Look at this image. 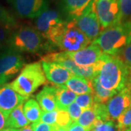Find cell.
Wrapping results in <instances>:
<instances>
[{
  "label": "cell",
  "mask_w": 131,
  "mask_h": 131,
  "mask_svg": "<svg viewBox=\"0 0 131 131\" xmlns=\"http://www.w3.org/2000/svg\"><path fill=\"white\" fill-rule=\"evenodd\" d=\"M66 131H90V130L81 126L77 122H73L66 129Z\"/></svg>",
  "instance_id": "35"
},
{
  "label": "cell",
  "mask_w": 131,
  "mask_h": 131,
  "mask_svg": "<svg viewBox=\"0 0 131 131\" xmlns=\"http://www.w3.org/2000/svg\"><path fill=\"white\" fill-rule=\"evenodd\" d=\"M117 129H129L131 127V106L125 111L117 119Z\"/></svg>",
  "instance_id": "28"
},
{
  "label": "cell",
  "mask_w": 131,
  "mask_h": 131,
  "mask_svg": "<svg viewBox=\"0 0 131 131\" xmlns=\"http://www.w3.org/2000/svg\"><path fill=\"white\" fill-rule=\"evenodd\" d=\"M66 111L69 113L72 122H77V119H79V117H80V115L82 114V112H83L82 108L75 102L70 104L67 108Z\"/></svg>",
  "instance_id": "31"
},
{
  "label": "cell",
  "mask_w": 131,
  "mask_h": 131,
  "mask_svg": "<svg viewBox=\"0 0 131 131\" xmlns=\"http://www.w3.org/2000/svg\"><path fill=\"white\" fill-rule=\"evenodd\" d=\"M92 43L76 26L74 21L67 22L65 30L59 39L56 48L61 52H73L88 47Z\"/></svg>",
  "instance_id": "7"
},
{
  "label": "cell",
  "mask_w": 131,
  "mask_h": 131,
  "mask_svg": "<svg viewBox=\"0 0 131 131\" xmlns=\"http://www.w3.org/2000/svg\"><path fill=\"white\" fill-rule=\"evenodd\" d=\"M41 61L54 62L63 66L74 76L92 80L96 76L95 66H80L71 59L66 52H48L42 56Z\"/></svg>",
  "instance_id": "8"
},
{
  "label": "cell",
  "mask_w": 131,
  "mask_h": 131,
  "mask_svg": "<svg viewBox=\"0 0 131 131\" xmlns=\"http://www.w3.org/2000/svg\"><path fill=\"white\" fill-rule=\"evenodd\" d=\"M71 59L80 66L95 65L103 56V52L96 45L91 44L88 47L73 52H67Z\"/></svg>",
  "instance_id": "15"
},
{
  "label": "cell",
  "mask_w": 131,
  "mask_h": 131,
  "mask_svg": "<svg viewBox=\"0 0 131 131\" xmlns=\"http://www.w3.org/2000/svg\"><path fill=\"white\" fill-rule=\"evenodd\" d=\"M121 22L131 19V0H119Z\"/></svg>",
  "instance_id": "29"
},
{
  "label": "cell",
  "mask_w": 131,
  "mask_h": 131,
  "mask_svg": "<svg viewBox=\"0 0 131 131\" xmlns=\"http://www.w3.org/2000/svg\"><path fill=\"white\" fill-rule=\"evenodd\" d=\"M72 120L66 110L58 109V114L56 119V126L66 129L70 126L72 123Z\"/></svg>",
  "instance_id": "27"
},
{
  "label": "cell",
  "mask_w": 131,
  "mask_h": 131,
  "mask_svg": "<svg viewBox=\"0 0 131 131\" xmlns=\"http://www.w3.org/2000/svg\"><path fill=\"white\" fill-rule=\"evenodd\" d=\"M92 43L104 54L118 56L131 43V19L103 30Z\"/></svg>",
  "instance_id": "3"
},
{
  "label": "cell",
  "mask_w": 131,
  "mask_h": 131,
  "mask_svg": "<svg viewBox=\"0 0 131 131\" xmlns=\"http://www.w3.org/2000/svg\"><path fill=\"white\" fill-rule=\"evenodd\" d=\"M95 0H60L58 12L66 22L74 21L93 5Z\"/></svg>",
  "instance_id": "12"
},
{
  "label": "cell",
  "mask_w": 131,
  "mask_h": 131,
  "mask_svg": "<svg viewBox=\"0 0 131 131\" xmlns=\"http://www.w3.org/2000/svg\"><path fill=\"white\" fill-rule=\"evenodd\" d=\"M117 131H130V129H117Z\"/></svg>",
  "instance_id": "41"
},
{
  "label": "cell",
  "mask_w": 131,
  "mask_h": 131,
  "mask_svg": "<svg viewBox=\"0 0 131 131\" xmlns=\"http://www.w3.org/2000/svg\"><path fill=\"white\" fill-rule=\"evenodd\" d=\"M55 126L47 125L46 123H44L41 121L34 123L31 125L34 131H54Z\"/></svg>",
  "instance_id": "34"
},
{
  "label": "cell",
  "mask_w": 131,
  "mask_h": 131,
  "mask_svg": "<svg viewBox=\"0 0 131 131\" xmlns=\"http://www.w3.org/2000/svg\"><path fill=\"white\" fill-rule=\"evenodd\" d=\"M66 24L58 11L48 8L36 18L34 25L43 39L56 50L57 43L65 30Z\"/></svg>",
  "instance_id": "5"
},
{
  "label": "cell",
  "mask_w": 131,
  "mask_h": 131,
  "mask_svg": "<svg viewBox=\"0 0 131 131\" xmlns=\"http://www.w3.org/2000/svg\"><path fill=\"white\" fill-rule=\"evenodd\" d=\"M15 28L0 25V50L7 47V42Z\"/></svg>",
  "instance_id": "30"
},
{
  "label": "cell",
  "mask_w": 131,
  "mask_h": 131,
  "mask_svg": "<svg viewBox=\"0 0 131 131\" xmlns=\"http://www.w3.org/2000/svg\"><path fill=\"white\" fill-rule=\"evenodd\" d=\"M7 127L20 129L29 125V122L25 117L23 104L13 109L6 117Z\"/></svg>",
  "instance_id": "20"
},
{
  "label": "cell",
  "mask_w": 131,
  "mask_h": 131,
  "mask_svg": "<svg viewBox=\"0 0 131 131\" xmlns=\"http://www.w3.org/2000/svg\"><path fill=\"white\" fill-rule=\"evenodd\" d=\"M25 59L18 52L5 47L0 50V86L12 80L24 68Z\"/></svg>",
  "instance_id": "6"
},
{
  "label": "cell",
  "mask_w": 131,
  "mask_h": 131,
  "mask_svg": "<svg viewBox=\"0 0 131 131\" xmlns=\"http://www.w3.org/2000/svg\"><path fill=\"white\" fill-rule=\"evenodd\" d=\"M57 109L66 110L68 106L74 103L77 94L68 89L66 85H55Z\"/></svg>",
  "instance_id": "19"
},
{
  "label": "cell",
  "mask_w": 131,
  "mask_h": 131,
  "mask_svg": "<svg viewBox=\"0 0 131 131\" xmlns=\"http://www.w3.org/2000/svg\"><path fill=\"white\" fill-rule=\"evenodd\" d=\"M90 131H117V126L112 120L102 121L98 119Z\"/></svg>",
  "instance_id": "25"
},
{
  "label": "cell",
  "mask_w": 131,
  "mask_h": 131,
  "mask_svg": "<svg viewBox=\"0 0 131 131\" xmlns=\"http://www.w3.org/2000/svg\"><path fill=\"white\" fill-rule=\"evenodd\" d=\"M54 131H66V129H63V128H62V127H58V126H55V129H54Z\"/></svg>",
  "instance_id": "39"
},
{
  "label": "cell",
  "mask_w": 131,
  "mask_h": 131,
  "mask_svg": "<svg viewBox=\"0 0 131 131\" xmlns=\"http://www.w3.org/2000/svg\"><path fill=\"white\" fill-rule=\"evenodd\" d=\"M131 106V95L127 88L115 94L106 103L109 120H117L122 113Z\"/></svg>",
  "instance_id": "13"
},
{
  "label": "cell",
  "mask_w": 131,
  "mask_h": 131,
  "mask_svg": "<svg viewBox=\"0 0 131 131\" xmlns=\"http://www.w3.org/2000/svg\"><path fill=\"white\" fill-rule=\"evenodd\" d=\"M6 47H9L20 53L52 52L54 47L45 40L35 28L30 26H21L15 28Z\"/></svg>",
  "instance_id": "2"
},
{
  "label": "cell",
  "mask_w": 131,
  "mask_h": 131,
  "mask_svg": "<svg viewBox=\"0 0 131 131\" xmlns=\"http://www.w3.org/2000/svg\"><path fill=\"white\" fill-rule=\"evenodd\" d=\"M47 83L41 62H34L24 66L10 85L20 95L28 98L41 86Z\"/></svg>",
  "instance_id": "4"
},
{
  "label": "cell",
  "mask_w": 131,
  "mask_h": 131,
  "mask_svg": "<svg viewBox=\"0 0 131 131\" xmlns=\"http://www.w3.org/2000/svg\"><path fill=\"white\" fill-rule=\"evenodd\" d=\"M25 117L29 123H36L41 119L43 111L38 103L37 100L34 98H28L23 105Z\"/></svg>",
  "instance_id": "21"
},
{
  "label": "cell",
  "mask_w": 131,
  "mask_h": 131,
  "mask_svg": "<svg viewBox=\"0 0 131 131\" xmlns=\"http://www.w3.org/2000/svg\"><path fill=\"white\" fill-rule=\"evenodd\" d=\"M1 131H15V129H13V128H9V127H6L4 130Z\"/></svg>",
  "instance_id": "40"
},
{
  "label": "cell",
  "mask_w": 131,
  "mask_h": 131,
  "mask_svg": "<svg viewBox=\"0 0 131 131\" xmlns=\"http://www.w3.org/2000/svg\"><path fill=\"white\" fill-rule=\"evenodd\" d=\"M126 87L128 88V90H129L130 93V95H131V69H130V75H129V77H128L127 84Z\"/></svg>",
  "instance_id": "38"
},
{
  "label": "cell",
  "mask_w": 131,
  "mask_h": 131,
  "mask_svg": "<svg viewBox=\"0 0 131 131\" xmlns=\"http://www.w3.org/2000/svg\"><path fill=\"white\" fill-rule=\"evenodd\" d=\"M117 57L127 67L131 69V43L128 46H127Z\"/></svg>",
  "instance_id": "33"
},
{
  "label": "cell",
  "mask_w": 131,
  "mask_h": 131,
  "mask_svg": "<svg viewBox=\"0 0 131 131\" xmlns=\"http://www.w3.org/2000/svg\"><path fill=\"white\" fill-rule=\"evenodd\" d=\"M75 103H77L82 110L90 108L94 104L93 93H85L79 95L76 97Z\"/></svg>",
  "instance_id": "26"
},
{
  "label": "cell",
  "mask_w": 131,
  "mask_h": 131,
  "mask_svg": "<svg viewBox=\"0 0 131 131\" xmlns=\"http://www.w3.org/2000/svg\"><path fill=\"white\" fill-rule=\"evenodd\" d=\"M36 100L43 112H52L57 109L56 88L54 86H45L36 95Z\"/></svg>",
  "instance_id": "17"
},
{
  "label": "cell",
  "mask_w": 131,
  "mask_h": 131,
  "mask_svg": "<svg viewBox=\"0 0 131 131\" xmlns=\"http://www.w3.org/2000/svg\"><path fill=\"white\" fill-rule=\"evenodd\" d=\"M27 99L18 93L10 84L7 83L0 86V111L6 117L13 109L22 105Z\"/></svg>",
  "instance_id": "14"
},
{
  "label": "cell",
  "mask_w": 131,
  "mask_h": 131,
  "mask_svg": "<svg viewBox=\"0 0 131 131\" xmlns=\"http://www.w3.org/2000/svg\"><path fill=\"white\" fill-rule=\"evenodd\" d=\"M93 66L96 77L103 88L117 93L126 88L130 69L118 57L103 53Z\"/></svg>",
  "instance_id": "1"
},
{
  "label": "cell",
  "mask_w": 131,
  "mask_h": 131,
  "mask_svg": "<svg viewBox=\"0 0 131 131\" xmlns=\"http://www.w3.org/2000/svg\"><path fill=\"white\" fill-rule=\"evenodd\" d=\"M94 5L102 31L121 23L119 0H95Z\"/></svg>",
  "instance_id": "9"
},
{
  "label": "cell",
  "mask_w": 131,
  "mask_h": 131,
  "mask_svg": "<svg viewBox=\"0 0 131 131\" xmlns=\"http://www.w3.org/2000/svg\"><path fill=\"white\" fill-rule=\"evenodd\" d=\"M57 114H58V109L48 112H43L40 121L52 126H55L56 125Z\"/></svg>",
  "instance_id": "32"
},
{
  "label": "cell",
  "mask_w": 131,
  "mask_h": 131,
  "mask_svg": "<svg viewBox=\"0 0 131 131\" xmlns=\"http://www.w3.org/2000/svg\"><path fill=\"white\" fill-rule=\"evenodd\" d=\"M7 127L6 125V117L5 114L0 111V131Z\"/></svg>",
  "instance_id": "36"
},
{
  "label": "cell",
  "mask_w": 131,
  "mask_h": 131,
  "mask_svg": "<svg viewBox=\"0 0 131 131\" xmlns=\"http://www.w3.org/2000/svg\"><path fill=\"white\" fill-rule=\"evenodd\" d=\"M98 119V114L94 104L89 108L84 110L77 122L84 128L90 130L94 123Z\"/></svg>",
  "instance_id": "23"
},
{
  "label": "cell",
  "mask_w": 131,
  "mask_h": 131,
  "mask_svg": "<svg viewBox=\"0 0 131 131\" xmlns=\"http://www.w3.org/2000/svg\"><path fill=\"white\" fill-rule=\"evenodd\" d=\"M129 129H130V131H131V127L130 128H129Z\"/></svg>",
  "instance_id": "42"
},
{
  "label": "cell",
  "mask_w": 131,
  "mask_h": 131,
  "mask_svg": "<svg viewBox=\"0 0 131 131\" xmlns=\"http://www.w3.org/2000/svg\"><path fill=\"white\" fill-rule=\"evenodd\" d=\"M66 87L75 94L93 93L91 80L74 75L66 82Z\"/></svg>",
  "instance_id": "18"
},
{
  "label": "cell",
  "mask_w": 131,
  "mask_h": 131,
  "mask_svg": "<svg viewBox=\"0 0 131 131\" xmlns=\"http://www.w3.org/2000/svg\"><path fill=\"white\" fill-rule=\"evenodd\" d=\"M45 77L55 85H63L74 75L63 66L54 62L40 61Z\"/></svg>",
  "instance_id": "16"
},
{
  "label": "cell",
  "mask_w": 131,
  "mask_h": 131,
  "mask_svg": "<svg viewBox=\"0 0 131 131\" xmlns=\"http://www.w3.org/2000/svg\"><path fill=\"white\" fill-rule=\"evenodd\" d=\"M76 26L89 39L91 42L98 37L102 29L95 12L94 3L84 14L74 21Z\"/></svg>",
  "instance_id": "11"
},
{
  "label": "cell",
  "mask_w": 131,
  "mask_h": 131,
  "mask_svg": "<svg viewBox=\"0 0 131 131\" xmlns=\"http://www.w3.org/2000/svg\"><path fill=\"white\" fill-rule=\"evenodd\" d=\"M15 14L21 18L34 19L48 9L47 0H9Z\"/></svg>",
  "instance_id": "10"
},
{
  "label": "cell",
  "mask_w": 131,
  "mask_h": 131,
  "mask_svg": "<svg viewBox=\"0 0 131 131\" xmlns=\"http://www.w3.org/2000/svg\"><path fill=\"white\" fill-rule=\"evenodd\" d=\"M91 82L93 90L94 103L106 104L110 98L113 97L115 94H117L112 91L103 88L101 84H100L96 76L91 80Z\"/></svg>",
  "instance_id": "22"
},
{
  "label": "cell",
  "mask_w": 131,
  "mask_h": 131,
  "mask_svg": "<svg viewBox=\"0 0 131 131\" xmlns=\"http://www.w3.org/2000/svg\"><path fill=\"white\" fill-rule=\"evenodd\" d=\"M0 25L9 26L10 28H16L18 23L16 20L5 7L0 5Z\"/></svg>",
  "instance_id": "24"
},
{
  "label": "cell",
  "mask_w": 131,
  "mask_h": 131,
  "mask_svg": "<svg viewBox=\"0 0 131 131\" xmlns=\"http://www.w3.org/2000/svg\"><path fill=\"white\" fill-rule=\"evenodd\" d=\"M15 131H34L31 125H27V126L20 128V129H15Z\"/></svg>",
  "instance_id": "37"
}]
</instances>
